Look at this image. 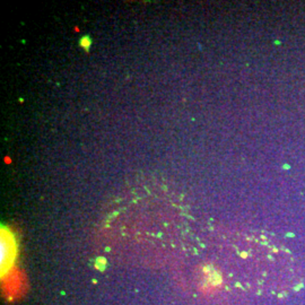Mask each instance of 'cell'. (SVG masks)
<instances>
[{"instance_id":"cell-1","label":"cell","mask_w":305,"mask_h":305,"mask_svg":"<svg viewBox=\"0 0 305 305\" xmlns=\"http://www.w3.org/2000/svg\"><path fill=\"white\" fill-rule=\"evenodd\" d=\"M91 45H92V39H91L88 35H84L83 38H80V40H79L80 48H83L85 51H89Z\"/></svg>"}]
</instances>
